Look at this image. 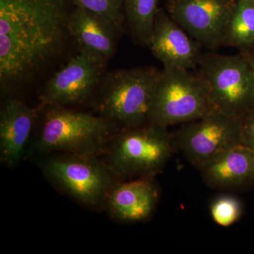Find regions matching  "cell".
I'll use <instances>...</instances> for the list:
<instances>
[{
	"mask_svg": "<svg viewBox=\"0 0 254 254\" xmlns=\"http://www.w3.org/2000/svg\"><path fill=\"white\" fill-rule=\"evenodd\" d=\"M70 0H0V86L9 96L36 81L64 49Z\"/></svg>",
	"mask_w": 254,
	"mask_h": 254,
	"instance_id": "cell-1",
	"label": "cell"
},
{
	"mask_svg": "<svg viewBox=\"0 0 254 254\" xmlns=\"http://www.w3.org/2000/svg\"><path fill=\"white\" fill-rule=\"evenodd\" d=\"M34 143L36 153L98 156L106 150L117 125L100 115L47 107Z\"/></svg>",
	"mask_w": 254,
	"mask_h": 254,
	"instance_id": "cell-2",
	"label": "cell"
},
{
	"mask_svg": "<svg viewBox=\"0 0 254 254\" xmlns=\"http://www.w3.org/2000/svg\"><path fill=\"white\" fill-rule=\"evenodd\" d=\"M106 150L105 163L120 180H125L155 177L177 148L173 132L148 124L120 129L112 137Z\"/></svg>",
	"mask_w": 254,
	"mask_h": 254,
	"instance_id": "cell-3",
	"label": "cell"
},
{
	"mask_svg": "<svg viewBox=\"0 0 254 254\" xmlns=\"http://www.w3.org/2000/svg\"><path fill=\"white\" fill-rule=\"evenodd\" d=\"M161 71L154 66H141L105 73L97 89L98 115L122 129L148 125Z\"/></svg>",
	"mask_w": 254,
	"mask_h": 254,
	"instance_id": "cell-4",
	"label": "cell"
},
{
	"mask_svg": "<svg viewBox=\"0 0 254 254\" xmlns=\"http://www.w3.org/2000/svg\"><path fill=\"white\" fill-rule=\"evenodd\" d=\"M213 110L208 86L199 73L164 68L155 86L148 124L168 128L195 121Z\"/></svg>",
	"mask_w": 254,
	"mask_h": 254,
	"instance_id": "cell-5",
	"label": "cell"
},
{
	"mask_svg": "<svg viewBox=\"0 0 254 254\" xmlns=\"http://www.w3.org/2000/svg\"><path fill=\"white\" fill-rule=\"evenodd\" d=\"M42 160L43 173L75 200L91 208L105 205L110 190L121 181L98 156L52 153Z\"/></svg>",
	"mask_w": 254,
	"mask_h": 254,
	"instance_id": "cell-6",
	"label": "cell"
},
{
	"mask_svg": "<svg viewBox=\"0 0 254 254\" xmlns=\"http://www.w3.org/2000/svg\"><path fill=\"white\" fill-rule=\"evenodd\" d=\"M198 67L213 109L240 119L254 108V74L242 53L203 54Z\"/></svg>",
	"mask_w": 254,
	"mask_h": 254,
	"instance_id": "cell-7",
	"label": "cell"
},
{
	"mask_svg": "<svg viewBox=\"0 0 254 254\" xmlns=\"http://www.w3.org/2000/svg\"><path fill=\"white\" fill-rule=\"evenodd\" d=\"M177 150L198 169L226 150L242 144L240 119L213 109L173 132Z\"/></svg>",
	"mask_w": 254,
	"mask_h": 254,
	"instance_id": "cell-8",
	"label": "cell"
},
{
	"mask_svg": "<svg viewBox=\"0 0 254 254\" xmlns=\"http://www.w3.org/2000/svg\"><path fill=\"white\" fill-rule=\"evenodd\" d=\"M237 0H168L169 15L193 39L208 49L224 46Z\"/></svg>",
	"mask_w": 254,
	"mask_h": 254,
	"instance_id": "cell-9",
	"label": "cell"
},
{
	"mask_svg": "<svg viewBox=\"0 0 254 254\" xmlns=\"http://www.w3.org/2000/svg\"><path fill=\"white\" fill-rule=\"evenodd\" d=\"M105 66L80 52L46 82L40 93L41 106L66 107L83 103L99 87L105 74Z\"/></svg>",
	"mask_w": 254,
	"mask_h": 254,
	"instance_id": "cell-10",
	"label": "cell"
},
{
	"mask_svg": "<svg viewBox=\"0 0 254 254\" xmlns=\"http://www.w3.org/2000/svg\"><path fill=\"white\" fill-rule=\"evenodd\" d=\"M201 45L191 38L167 12L159 8L147 47L164 68L190 70L199 64Z\"/></svg>",
	"mask_w": 254,
	"mask_h": 254,
	"instance_id": "cell-11",
	"label": "cell"
},
{
	"mask_svg": "<svg viewBox=\"0 0 254 254\" xmlns=\"http://www.w3.org/2000/svg\"><path fill=\"white\" fill-rule=\"evenodd\" d=\"M154 177L120 181L110 190L107 208L120 222H144L154 213L159 201V189Z\"/></svg>",
	"mask_w": 254,
	"mask_h": 254,
	"instance_id": "cell-12",
	"label": "cell"
},
{
	"mask_svg": "<svg viewBox=\"0 0 254 254\" xmlns=\"http://www.w3.org/2000/svg\"><path fill=\"white\" fill-rule=\"evenodd\" d=\"M38 110L17 98H6L0 111V159L14 166L24 156L33 131Z\"/></svg>",
	"mask_w": 254,
	"mask_h": 254,
	"instance_id": "cell-13",
	"label": "cell"
},
{
	"mask_svg": "<svg viewBox=\"0 0 254 254\" xmlns=\"http://www.w3.org/2000/svg\"><path fill=\"white\" fill-rule=\"evenodd\" d=\"M207 186L242 190L254 186V152L240 144L220 153L198 169Z\"/></svg>",
	"mask_w": 254,
	"mask_h": 254,
	"instance_id": "cell-14",
	"label": "cell"
},
{
	"mask_svg": "<svg viewBox=\"0 0 254 254\" xmlns=\"http://www.w3.org/2000/svg\"><path fill=\"white\" fill-rule=\"evenodd\" d=\"M68 30L80 52L105 64L115 54L122 31L105 18L78 7L70 14Z\"/></svg>",
	"mask_w": 254,
	"mask_h": 254,
	"instance_id": "cell-15",
	"label": "cell"
},
{
	"mask_svg": "<svg viewBox=\"0 0 254 254\" xmlns=\"http://www.w3.org/2000/svg\"><path fill=\"white\" fill-rule=\"evenodd\" d=\"M223 46L237 48L240 52L254 50V0H237Z\"/></svg>",
	"mask_w": 254,
	"mask_h": 254,
	"instance_id": "cell-16",
	"label": "cell"
},
{
	"mask_svg": "<svg viewBox=\"0 0 254 254\" xmlns=\"http://www.w3.org/2000/svg\"><path fill=\"white\" fill-rule=\"evenodd\" d=\"M160 0H125V21L133 40L146 46L154 28Z\"/></svg>",
	"mask_w": 254,
	"mask_h": 254,
	"instance_id": "cell-17",
	"label": "cell"
},
{
	"mask_svg": "<svg viewBox=\"0 0 254 254\" xmlns=\"http://www.w3.org/2000/svg\"><path fill=\"white\" fill-rule=\"evenodd\" d=\"M75 7L81 8L105 18L122 29L125 21V0H70Z\"/></svg>",
	"mask_w": 254,
	"mask_h": 254,
	"instance_id": "cell-18",
	"label": "cell"
},
{
	"mask_svg": "<svg viewBox=\"0 0 254 254\" xmlns=\"http://www.w3.org/2000/svg\"><path fill=\"white\" fill-rule=\"evenodd\" d=\"M210 212L212 219L217 225L228 227L240 220L242 214V205L237 197L222 195L211 202Z\"/></svg>",
	"mask_w": 254,
	"mask_h": 254,
	"instance_id": "cell-19",
	"label": "cell"
},
{
	"mask_svg": "<svg viewBox=\"0 0 254 254\" xmlns=\"http://www.w3.org/2000/svg\"><path fill=\"white\" fill-rule=\"evenodd\" d=\"M242 144L254 152V108L241 118Z\"/></svg>",
	"mask_w": 254,
	"mask_h": 254,
	"instance_id": "cell-20",
	"label": "cell"
},
{
	"mask_svg": "<svg viewBox=\"0 0 254 254\" xmlns=\"http://www.w3.org/2000/svg\"><path fill=\"white\" fill-rule=\"evenodd\" d=\"M240 53L245 55V58L248 60L254 74V50L251 51L240 52Z\"/></svg>",
	"mask_w": 254,
	"mask_h": 254,
	"instance_id": "cell-21",
	"label": "cell"
}]
</instances>
